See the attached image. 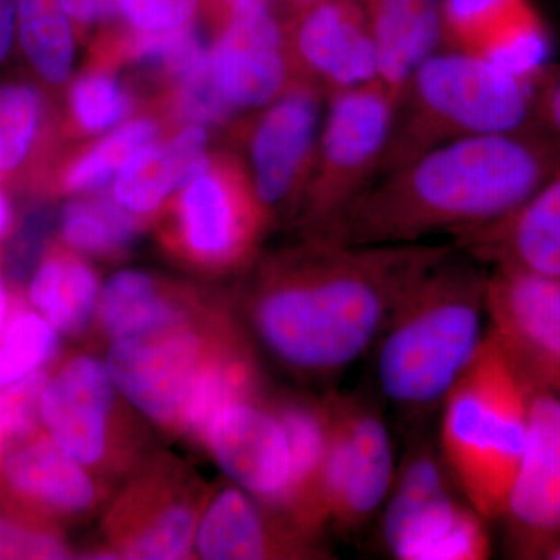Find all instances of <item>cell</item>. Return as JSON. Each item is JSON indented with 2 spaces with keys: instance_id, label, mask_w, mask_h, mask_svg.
<instances>
[{
  "instance_id": "cell-1",
  "label": "cell",
  "mask_w": 560,
  "mask_h": 560,
  "mask_svg": "<svg viewBox=\"0 0 560 560\" xmlns=\"http://www.w3.org/2000/svg\"><path fill=\"white\" fill-rule=\"evenodd\" d=\"M453 249L452 242L346 245L311 235L260 265L246 327L294 374L337 377L371 352L405 291Z\"/></svg>"
},
{
  "instance_id": "cell-2",
  "label": "cell",
  "mask_w": 560,
  "mask_h": 560,
  "mask_svg": "<svg viewBox=\"0 0 560 560\" xmlns=\"http://www.w3.org/2000/svg\"><path fill=\"white\" fill-rule=\"evenodd\" d=\"M560 172L534 130L444 143L383 173L320 235L346 245L430 242L510 215Z\"/></svg>"
},
{
  "instance_id": "cell-3",
  "label": "cell",
  "mask_w": 560,
  "mask_h": 560,
  "mask_svg": "<svg viewBox=\"0 0 560 560\" xmlns=\"http://www.w3.org/2000/svg\"><path fill=\"white\" fill-rule=\"evenodd\" d=\"M489 268L456 248L420 275L375 342V382L408 418L440 411L488 335Z\"/></svg>"
},
{
  "instance_id": "cell-4",
  "label": "cell",
  "mask_w": 560,
  "mask_h": 560,
  "mask_svg": "<svg viewBox=\"0 0 560 560\" xmlns=\"http://www.w3.org/2000/svg\"><path fill=\"white\" fill-rule=\"evenodd\" d=\"M537 77L442 47L416 70L397 98L378 176L444 143L530 130Z\"/></svg>"
},
{
  "instance_id": "cell-5",
  "label": "cell",
  "mask_w": 560,
  "mask_h": 560,
  "mask_svg": "<svg viewBox=\"0 0 560 560\" xmlns=\"http://www.w3.org/2000/svg\"><path fill=\"white\" fill-rule=\"evenodd\" d=\"M530 388L486 335L481 349L441 405L438 445L460 492L489 523L499 522L523 447Z\"/></svg>"
},
{
  "instance_id": "cell-6",
  "label": "cell",
  "mask_w": 560,
  "mask_h": 560,
  "mask_svg": "<svg viewBox=\"0 0 560 560\" xmlns=\"http://www.w3.org/2000/svg\"><path fill=\"white\" fill-rule=\"evenodd\" d=\"M383 550L397 560H486L489 522L469 503L438 441L419 434L397 464L381 514Z\"/></svg>"
},
{
  "instance_id": "cell-7",
  "label": "cell",
  "mask_w": 560,
  "mask_h": 560,
  "mask_svg": "<svg viewBox=\"0 0 560 560\" xmlns=\"http://www.w3.org/2000/svg\"><path fill=\"white\" fill-rule=\"evenodd\" d=\"M396 106V95L381 80L329 95L302 201V220L311 234L337 219L377 178Z\"/></svg>"
},
{
  "instance_id": "cell-8",
  "label": "cell",
  "mask_w": 560,
  "mask_h": 560,
  "mask_svg": "<svg viewBox=\"0 0 560 560\" xmlns=\"http://www.w3.org/2000/svg\"><path fill=\"white\" fill-rule=\"evenodd\" d=\"M329 442L320 501L327 530L353 539L381 514L396 477L393 438L381 407L360 393L329 394Z\"/></svg>"
},
{
  "instance_id": "cell-9",
  "label": "cell",
  "mask_w": 560,
  "mask_h": 560,
  "mask_svg": "<svg viewBox=\"0 0 560 560\" xmlns=\"http://www.w3.org/2000/svg\"><path fill=\"white\" fill-rule=\"evenodd\" d=\"M198 318L164 334L113 341L105 360L120 396L172 433H179L184 405L202 368L242 326L224 312L212 323Z\"/></svg>"
},
{
  "instance_id": "cell-10",
  "label": "cell",
  "mask_w": 560,
  "mask_h": 560,
  "mask_svg": "<svg viewBox=\"0 0 560 560\" xmlns=\"http://www.w3.org/2000/svg\"><path fill=\"white\" fill-rule=\"evenodd\" d=\"M489 334L530 389L560 394V279L489 268Z\"/></svg>"
},
{
  "instance_id": "cell-11",
  "label": "cell",
  "mask_w": 560,
  "mask_h": 560,
  "mask_svg": "<svg viewBox=\"0 0 560 560\" xmlns=\"http://www.w3.org/2000/svg\"><path fill=\"white\" fill-rule=\"evenodd\" d=\"M499 522L511 558L548 560L560 544V394L530 389L525 447Z\"/></svg>"
},
{
  "instance_id": "cell-12",
  "label": "cell",
  "mask_w": 560,
  "mask_h": 560,
  "mask_svg": "<svg viewBox=\"0 0 560 560\" xmlns=\"http://www.w3.org/2000/svg\"><path fill=\"white\" fill-rule=\"evenodd\" d=\"M324 95L315 84L296 79L264 106L250 128L249 180L268 217L304 201L323 127Z\"/></svg>"
},
{
  "instance_id": "cell-13",
  "label": "cell",
  "mask_w": 560,
  "mask_h": 560,
  "mask_svg": "<svg viewBox=\"0 0 560 560\" xmlns=\"http://www.w3.org/2000/svg\"><path fill=\"white\" fill-rule=\"evenodd\" d=\"M268 213L249 176L235 167H212L180 189L176 221L184 253L212 268H230L253 257Z\"/></svg>"
},
{
  "instance_id": "cell-14",
  "label": "cell",
  "mask_w": 560,
  "mask_h": 560,
  "mask_svg": "<svg viewBox=\"0 0 560 560\" xmlns=\"http://www.w3.org/2000/svg\"><path fill=\"white\" fill-rule=\"evenodd\" d=\"M119 396L101 360H69L44 389L40 416L47 436L84 469H109L121 444Z\"/></svg>"
},
{
  "instance_id": "cell-15",
  "label": "cell",
  "mask_w": 560,
  "mask_h": 560,
  "mask_svg": "<svg viewBox=\"0 0 560 560\" xmlns=\"http://www.w3.org/2000/svg\"><path fill=\"white\" fill-rule=\"evenodd\" d=\"M276 397L241 401L221 411L201 442L232 482L293 518V466Z\"/></svg>"
},
{
  "instance_id": "cell-16",
  "label": "cell",
  "mask_w": 560,
  "mask_h": 560,
  "mask_svg": "<svg viewBox=\"0 0 560 560\" xmlns=\"http://www.w3.org/2000/svg\"><path fill=\"white\" fill-rule=\"evenodd\" d=\"M296 79L329 97L378 80L377 55L360 0H319L287 28Z\"/></svg>"
},
{
  "instance_id": "cell-17",
  "label": "cell",
  "mask_w": 560,
  "mask_h": 560,
  "mask_svg": "<svg viewBox=\"0 0 560 560\" xmlns=\"http://www.w3.org/2000/svg\"><path fill=\"white\" fill-rule=\"evenodd\" d=\"M195 548L202 559H334L326 537L302 528L285 512L224 486L201 512Z\"/></svg>"
},
{
  "instance_id": "cell-18",
  "label": "cell",
  "mask_w": 560,
  "mask_h": 560,
  "mask_svg": "<svg viewBox=\"0 0 560 560\" xmlns=\"http://www.w3.org/2000/svg\"><path fill=\"white\" fill-rule=\"evenodd\" d=\"M210 65L231 109L264 108L296 80L287 27L270 3L232 11L210 49Z\"/></svg>"
},
{
  "instance_id": "cell-19",
  "label": "cell",
  "mask_w": 560,
  "mask_h": 560,
  "mask_svg": "<svg viewBox=\"0 0 560 560\" xmlns=\"http://www.w3.org/2000/svg\"><path fill=\"white\" fill-rule=\"evenodd\" d=\"M198 504L197 493L158 475L135 482L109 515L114 555L149 560L187 558L201 517Z\"/></svg>"
},
{
  "instance_id": "cell-20",
  "label": "cell",
  "mask_w": 560,
  "mask_h": 560,
  "mask_svg": "<svg viewBox=\"0 0 560 560\" xmlns=\"http://www.w3.org/2000/svg\"><path fill=\"white\" fill-rule=\"evenodd\" d=\"M453 245L488 268L560 279V172L503 219L458 232Z\"/></svg>"
},
{
  "instance_id": "cell-21",
  "label": "cell",
  "mask_w": 560,
  "mask_h": 560,
  "mask_svg": "<svg viewBox=\"0 0 560 560\" xmlns=\"http://www.w3.org/2000/svg\"><path fill=\"white\" fill-rule=\"evenodd\" d=\"M377 55L378 80L397 98L444 47L442 0H360Z\"/></svg>"
},
{
  "instance_id": "cell-22",
  "label": "cell",
  "mask_w": 560,
  "mask_h": 560,
  "mask_svg": "<svg viewBox=\"0 0 560 560\" xmlns=\"http://www.w3.org/2000/svg\"><path fill=\"white\" fill-rule=\"evenodd\" d=\"M0 463L13 492L55 514H86L101 499L91 471L66 455L49 436L10 451Z\"/></svg>"
},
{
  "instance_id": "cell-23",
  "label": "cell",
  "mask_w": 560,
  "mask_h": 560,
  "mask_svg": "<svg viewBox=\"0 0 560 560\" xmlns=\"http://www.w3.org/2000/svg\"><path fill=\"white\" fill-rule=\"evenodd\" d=\"M276 410L285 430L293 466L291 514L305 529L326 537V518L320 501V482L329 442V412L326 399L278 396Z\"/></svg>"
},
{
  "instance_id": "cell-24",
  "label": "cell",
  "mask_w": 560,
  "mask_h": 560,
  "mask_svg": "<svg viewBox=\"0 0 560 560\" xmlns=\"http://www.w3.org/2000/svg\"><path fill=\"white\" fill-rule=\"evenodd\" d=\"M95 316L113 342L164 334L200 315L147 272L127 270L113 276L101 291Z\"/></svg>"
},
{
  "instance_id": "cell-25",
  "label": "cell",
  "mask_w": 560,
  "mask_h": 560,
  "mask_svg": "<svg viewBox=\"0 0 560 560\" xmlns=\"http://www.w3.org/2000/svg\"><path fill=\"white\" fill-rule=\"evenodd\" d=\"M444 47L497 61L539 28L526 0H442Z\"/></svg>"
},
{
  "instance_id": "cell-26",
  "label": "cell",
  "mask_w": 560,
  "mask_h": 560,
  "mask_svg": "<svg viewBox=\"0 0 560 560\" xmlns=\"http://www.w3.org/2000/svg\"><path fill=\"white\" fill-rule=\"evenodd\" d=\"M101 283L79 257L51 250L33 272L28 296L33 307L58 334L79 335L97 313Z\"/></svg>"
},
{
  "instance_id": "cell-27",
  "label": "cell",
  "mask_w": 560,
  "mask_h": 560,
  "mask_svg": "<svg viewBox=\"0 0 560 560\" xmlns=\"http://www.w3.org/2000/svg\"><path fill=\"white\" fill-rule=\"evenodd\" d=\"M16 40L44 83L58 86L69 79L75 38L60 0H18Z\"/></svg>"
},
{
  "instance_id": "cell-28",
  "label": "cell",
  "mask_w": 560,
  "mask_h": 560,
  "mask_svg": "<svg viewBox=\"0 0 560 560\" xmlns=\"http://www.w3.org/2000/svg\"><path fill=\"white\" fill-rule=\"evenodd\" d=\"M195 164L175 143L151 142L132 154L114 180V198L135 215H149L189 183Z\"/></svg>"
},
{
  "instance_id": "cell-29",
  "label": "cell",
  "mask_w": 560,
  "mask_h": 560,
  "mask_svg": "<svg viewBox=\"0 0 560 560\" xmlns=\"http://www.w3.org/2000/svg\"><path fill=\"white\" fill-rule=\"evenodd\" d=\"M138 228L135 213L110 197L70 201L60 215L62 241L72 249L95 256H114L127 249Z\"/></svg>"
},
{
  "instance_id": "cell-30",
  "label": "cell",
  "mask_w": 560,
  "mask_h": 560,
  "mask_svg": "<svg viewBox=\"0 0 560 560\" xmlns=\"http://www.w3.org/2000/svg\"><path fill=\"white\" fill-rule=\"evenodd\" d=\"M156 136L158 125L154 121H128L72 162L65 173L62 186L70 191L101 189L116 178L132 154L153 142Z\"/></svg>"
},
{
  "instance_id": "cell-31",
  "label": "cell",
  "mask_w": 560,
  "mask_h": 560,
  "mask_svg": "<svg viewBox=\"0 0 560 560\" xmlns=\"http://www.w3.org/2000/svg\"><path fill=\"white\" fill-rule=\"evenodd\" d=\"M58 330L39 313L21 312L0 340V388L40 371L58 352Z\"/></svg>"
},
{
  "instance_id": "cell-32",
  "label": "cell",
  "mask_w": 560,
  "mask_h": 560,
  "mask_svg": "<svg viewBox=\"0 0 560 560\" xmlns=\"http://www.w3.org/2000/svg\"><path fill=\"white\" fill-rule=\"evenodd\" d=\"M70 110L83 130H108L127 117L131 108L127 91L109 73H86L70 88Z\"/></svg>"
},
{
  "instance_id": "cell-33",
  "label": "cell",
  "mask_w": 560,
  "mask_h": 560,
  "mask_svg": "<svg viewBox=\"0 0 560 560\" xmlns=\"http://www.w3.org/2000/svg\"><path fill=\"white\" fill-rule=\"evenodd\" d=\"M47 382L46 372L38 371L0 388V460L16 442L31 438L43 422L40 407Z\"/></svg>"
},
{
  "instance_id": "cell-34",
  "label": "cell",
  "mask_w": 560,
  "mask_h": 560,
  "mask_svg": "<svg viewBox=\"0 0 560 560\" xmlns=\"http://www.w3.org/2000/svg\"><path fill=\"white\" fill-rule=\"evenodd\" d=\"M176 113L189 124H219L231 114L212 77L210 60L175 80Z\"/></svg>"
},
{
  "instance_id": "cell-35",
  "label": "cell",
  "mask_w": 560,
  "mask_h": 560,
  "mask_svg": "<svg viewBox=\"0 0 560 560\" xmlns=\"http://www.w3.org/2000/svg\"><path fill=\"white\" fill-rule=\"evenodd\" d=\"M202 0H116V18L135 32H171L191 25Z\"/></svg>"
},
{
  "instance_id": "cell-36",
  "label": "cell",
  "mask_w": 560,
  "mask_h": 560,
  "mask_svg": "<svg viewBox=\"0 0 560 560\" xmlns=\"http://www.w3.org/2000/svg\"><path fill=\"white\" fill-rule=\"evenodd\" d=\"M43 121L44 102L35 86L24 81L0 84V125L35 147Z\"/></svg>"
},
{
  "instance_id": "cell-37",
  "label": "cell",
  "mask_w": 560,
  "mask_h": 560,
  "mask_svg": "<svg viewBox=\"0 0 560 560\" xmlns=\"http://www.w3.org/2000/svg\"><path fill=\"white\" fill-rule=\"evenodd\" d=\"M69 548L55 534L24 528L0 515V559H66Z\"/></svg>"
},
{
  "instance_id": "cell-38",
  "label": "cell",
  "mask_w": 560,
  "mask_h": 560,
  "mask_svg": "<svg viewBox=\"0 0 560 560\" xmlns=\"http://www.w3.org/2000/svg\"><path fill=\"white\" fill-rule=\"evenodd\" d=\"M49 228L50 215L46 210H35L22 223L7 259V271L14 282H22L35 270Z\"/></svg>"
},
{
  "instance_id": "cell-39",
  "label": "cell",
  "mask_w": 560,
  "mask_h": 560,
  "mask_svg": "<svg viewBox=\"0 0 560 560\" xmlns=\"http://www.w3.org/2000/svg\"><path fill=\"white\" fill-rule=\"evenodd\" d=\"M530 130L560 153V62L545 66L537 77Z\"/></svg>"
},
{
  "instance_id": "cell-40",
  "label": "cell",
  "mask_w": 560,
  "mask_h": 560,
  "mask_svg": "<svg viewBox=\"0 0 560 560\" xmlns=\"http://www.w3.org/2000/svg\"><path fill=\"white\" fill-rule=\"evenodd\" d=\"M73 27L86 28L102 20L116 18V0H60Z\"/></svg>"
},
{
  "instance_id": "cell-41",
  "label": "cell",
  "mask_w": 560,
  "mask_h": 560,
  "mask_svg": "<svg viewBox=\"0 0 560 560\" xmlns=\"http://www.w3.org/2000/svg\"><path fill=\"white\" fill-rule=\"evenodd\" d=\"M18 0H0V65L16 40Z\"/></svg>"
},
{
  "instance_id": "cell-42",
  "label": "cell",
  "mask_w": 560,
  "mask_h": 560,
  "mask_svg": "<svg viewBox=\"0 0 560 560\" xmlns=\"http://www.w3.org/2000/svg\"><path fill=\"white\" fill-rule=\"evenodd\" d=\"M261 3H270V0H212V5L217 11L228 20L232 11L243 9V7L261 5Z\"/></svg>"
},
{
  "instance_id": "cell-43",
  "label": "cell",
  "mask_w": 560,
  "mask_h": 560,
  "mask_svg": "<svg viewBox=\"0 0 560 560\" xmlns=\"http://www.w3.org/2000/svg\"><path fill=\"white\" fill-rule=\"evenodd\" d=\"M11 223H13V206L9 195L0 189V238L10 231Z\"/></svg>"
},
{
  "instance_id": "cell-44",
  "label": "cell",
  "mask_w": 560,
  "mask_h": 560,
  "mask_svg": "<svg viewBox=\"0 0 560 560\" xmlns=\"http://www.w3.org/2000/svg\"><path fill=\"white\" fill-rule=\"evenodd\" d=\"M7 313H9V293H7L5 280L0 275V331L5 327Z\"/></svg>"
},
{
  "instance_id": "cell-45",
  "label": "cell",
  "mask_w": 560,
  "mask_h": 560,
  "mask_svg": "<svg viewBox=\"0 0 560 560\" xmlns=\"http://www.w3.org/2000/svg\"><path fill=\"white\" fill-rule=\"evenodd\" d=\"M316 2H319V0H287V3H289L290 9L293 10L294 13H298V11L302 9H307V7Z\"/></svg>"
},
{
  "instance_id": "cell-46",
  "label": "cell",
  "mask_w": 560,
  "mask_h": 560,
  "mask_svg": "<svg viewBox=\"0 0 560 560\" xmlns=\"http://www.w3.org/2000/svg\"><path fill=\"white\" fill-rule=\"evenodd\" d=\"M548 560H560V544L551 551V555L548 556Z\"/></svg>"
}]
</instances>
